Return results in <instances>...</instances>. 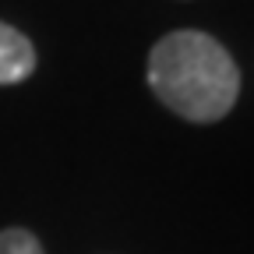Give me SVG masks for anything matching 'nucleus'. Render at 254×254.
<instances>
[{
  "mask_svg": "<svg viewBox=\"0 0 254 254\" xmlns=\"http://www.w3.org/2000/svg\"><path fill=\"white\" fill-rule=\"evenodd\" d=\"M148 88L177 117L190 124H212L233 110L240 71L222 43L205 32L180 28L152 46Z\"/></svg>",
  "mask_w": 254,
  "mask_h": 254,
  "instance_id": "obj_1",
  "label": "nucleus"
},
{
  "mask_svg": "<svg viewBox=\"0 0 254 254\" xmlns=\"http://www.w3.org/2000/svg\"><path fill=\"white\" fill-rule=\"evenodd\" d=\"M36 71V46L25 32L0 21V85H18Z\"/></svg>",
  "mask_w": 254,
  "mask_h": 254,
  "instance_id": "obj_2",
  "label": "nucleus"
},
{
  "mask_svg": "<svg viewBox=\"0 0 254 254\" xmlns=\"http://www.w3.org/2000/svg\"><path fill=\"white\" fill-rule=\"evenodd\" d=\"M0 254H46L28 230H0Z\"/></svg>",
  "mask_w": 254,
  "mask_h": 254,
  "instance_id": "obj_3",
  "label": "nucleus"
}]
</instances>
